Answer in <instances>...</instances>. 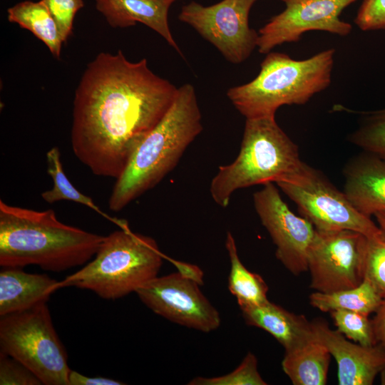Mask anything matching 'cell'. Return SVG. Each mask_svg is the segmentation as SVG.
<instances>
[{"label": "cell", "mask_w": 385, "mask_h": 385, "mask_svg": "<svg viewBox=\"0 0 385 385\" xmlns=\"http://www.w3.org/2000/svg\"><path fill=\"white\" fill-rule=\"evenodd\" d=\"M178 91L150 69L146 58L132 62L120 50L98 53L75 92L71 132L74 155L94 175L118 178Z\"/></svg>", "instance_id": "obj_1"}, {"label": "cell", "mask_w": 385, "mask_h": 385, "mask_svg": "<svg viewBox=\"0 0 385 385\" xmlns=\"http://www.w3.org/2000/svg\"><path fill=\"white\" fill-rule=\"evenodd\" d=\"M103 239L61 222L52 209L35 210L0 200L1 267L66 271L88 262Z\"/></svg>", "instance_id": "obj_2"}, {"label": "cell", "mask_w": 385, "mask_h": 385, "mask_svg": "<svg viewBox=\"0 0 385 385\" xmlns=\"http://www.w3.org/2000/svg\"><path fill=\"white\" fill-rule=\"evenodd\" d=\"M194 86L185 83L164 116L141 140L116 179L108 205L118 212L158 185L202 130Z\"/></svg>", "instance_id": "obj_3"}, {"label": "cell", "mask_w": 385, "mask_h": 385, "mask_svg": "<svg viewBox=\"0 0 385 385\" xmlns=\"http://www.w3.org/2000/svg\"><path fill=\"white\" fill-rule=\"evenodd\" d=\"M335 51L328 48L304 60L270 51L258 75L229 88L227 96L246 119L275 117L281 106L304 105L330 86Z\"/></svg>", "instance_id": "obj_4"}, {"label": "cell", "mask_w": 385, "mask_h": 385, "mask_svg": "<svg viewBox=\"0 0 385 385\" xmlns=\"http://www.w3.org/2000/svg\"><path fill=\"white\" fill-rule=\"evenodd\" d=\"M306 165L297 145L275 117L247 118L239 154L232 163L220 166L210 183V195L218 205L226 207L236 190L289 180Z\"/></svg>", "instance_id": "obj_5"}, {"label": "cell", "mask_w": 385, "mask_h": 385, "mask_svg": "<svg viewBox=\"0 0 385 385\" xmlns=\"http://www.w3.org/2000/svg\"><path fill=\"white\" fill-rule=\"evenodd\" d=\"M104 236L94 259L60 282V288L90 290L105 299H117L158 277L163 255L155 240L133 232L126 222Z\"/></svg>", "instance_id": "obj_6"}, {"label": "cell", "mask_w": 385, "mask_h": 385, "mask_svg": "<svg viewBox=\"0 0 385 385\" xmlns=\"http://www.w3.org/2000/svg\"><path fill=\"white\" fill-rule=\"evenodd\" d=\"M0 351L20 361L45 385H69L68 355L47 303L0 317Z\"/></svg>", "instance_id": "obj_7"}, {"label": "cell", "mask_w": 385, "mask_h": 385, "mask_svg": "<svg viewBox=\"0 0 385 385\" xmlns=\"http://www.w3.org/2000/svg\"><path fill=\"white\" fill-rule=\"evenodd\" d=\"M276 184L316 230H350L366 237L381 231L370 217L354 207L344 192L308 165L295 177Z\"/></svg>", "instance_id": "obj_8"}, {"label": "cell", "mask_w": 385, "mask_h": 385, "mask_svg": "<svg viewBox=\"0 0 385 385\" xmlns=\"http://www.w3.org/2000/svg\"><path fill=\"white\" fill-rule=\"evenodd\" d=\"M258 0H222L210 6L195 1L182 6L178 19L192 27L230 63L246 61L257 47L258 31L249 16Z\"/></svg>", "instance_id": "obj_9"}, {"label": "cell", "mask_w": 385, "mask_h": 385, "mask_svg": "<svg viewBox=\"0 0 385 385\" xmlns=\"http://www.w3.org/2000/svg\"><path fill=\"white\" fill-rule=\"evenodd\" d=\"M366 242V235L354 230H316L307 256L310 287L328 293L359 285Z\"/></svg>", "instance_id": "obj_10"}, {"label": "cell", "mask_w": 385, "mask_h": 385, "mask_svg": "<svg viewBox=\"0 0 385 385\" xmlns=\"http://www.w3.org/2000/svg\"><path fill=\"white\" fill-rule=\"evenodd\" d=\"M200 284L202 279L180 270L156 277L135 293L155 314L179 325L207 333L220 326L221 318L201 292Z\"/></svg>", "instance_id": "obj_11"}, {"label": "cell", "mask_w": 385, "mask_h": 385, "mask_svg": "<svg viewBox=\"0 0 385 385\" xmlns=\"http://www.w3.org/2000/svg\"><path fill=\"white\" fill-rule=\"evenodd\" d=\"M284 9L258 31L257 49L267 54L279 45L297 42L311 31L349 35L351 24L340 19L342 12L357 0H281Z\"/></svg>", "instance_id": "obj_12"}, {"label": "cell", "mask_w": 385, "mask_h": 385, "mask_svg": "<svg viewBox=\"0 0 385 385\" xmlns=\"http://www.w3.org/2000/svg\"><path fill=\"white\" fill-rule=\"evenodd\" d=\"M254 206L262 225L276 246L275 255L294 275L308 271L307 256L316 229L305 217L294 214L273 183L253 195Z\"/></svg>", "instance_id": "obj_13"}, {"label": "cell", "mask_w": 385, "mask_h": 385, "mask_svg": "<svg viewBox=\"0 0 385 385\" xmlns=\"http://www.w3.org/2000/svg\"><path fill=\"white\" fill-rule=\"evenodd\" d=\"M312 326L315 339L337 363L339 385H371L385 369V350L380 345L368 346L351 342L324 320H314Z\"/></svg>", "instance_id": "obj_14"}, {"label": "cell", "mask_w": 385, "mask_h": 385, "mask_svg": "<svg viewBox=\"0 0 385 385\" xmlns=\"http://www.w3.org/2000/svg\"><path fill=\"white\" fill-rule=\"evenodd\" d=\"M344 192L363 215L385 214V160L366 153L345 168Z\"/></svg>", "instance_id": "obj_15"}, {"label": "cell", "mask_w": 385, "mask_h": 385, "mask_svg": "<svg viewBox=\"0 0 385 385\" xmlns=\"http://www.w3.org/2000/svg\"><path fill=\"white\" fill-rule=\"evenodd\" d=\"M178 0H95L96 9L113 28L142 23L159 34L181 56L168 24L170 6Z\"/></svg>", "instance_id": "obj_16"}, {"label": "cell", "mask_w": 385, "mask_h": 385, "mask_svg": "<svg viewBox=\"0 0 385 385\" xmlns=\"http://www.w3.org/2000/svg\"><path fill=\"white\" fill-rule=\"evenodd\" d=\"M0 317L47 303L60 282L46 274L29 273L21 267H1Z\"/></svg>", "instance_id": "obj_17"}, {"label": "cell", "mask_w": 385, "mask_h": 385, "mask_svg": "<svg viewBox=\"0 0 385 385\" xmlns=\"http://www.w3.org/2000/svg\"><path fill=\"white\" fill-rule=\"evenodd\" d=\"M245 322L270 334L284 350L314 337L312 322L269 300L257 305L240 307Z\"/></svg>", "instance_id": "obj_18"}, {"label": "cell", "mask_w": 385, "mask_h": 385, "mask_svg": "<svg viewBox=\"0 0 385 385\" xmlns=\"http://www.w3.org/2000/svg\"><path fill=\"white\" fill-rule=\"evenodd\" d=\"M332 355L315 337L284 350L282 367L294 385H324Z\"/></svg>", "instance_id": "obj_19"}, {"label": "cell", "mask_w": 385, "mask_h": 385, "mask_svg": "<svg viewBox=\"0 0 385 385\" xmlns=\"http://www.w3.org/2000/svg\"><path fill=\"white\" fill-rule=\"evenodd\" d=\"M8 20L31 31L59 58L63 43L58 26L44 0L24 1L7 9Z\"/></svg>", "instance_id": "obj_20"}, {"label": "cell", "mask_w": 385, "mask_h": 385, "mask_svg": "<svg viewBox=\"0 0 385 385\" xmlns=\"http://www.w3.org/2000/svg\"><path fill=\"white\" fill-rule=\"evenodd\" d=\"M230 262L228 289L236 298L240 307L257 305L268 301V287L258 274L248 270L241 262L232 234L227 233L225 240Z\"/></svg>", "instance_id": "obj_21"}, {"label": "cell", "mask_w": 385, "mask_h": 385, "mask_svg": "<svg viewBox=\"0 0 385 385\" xmlns=\"http://www.w3.org/2000/svg\"><path fill=\"white\" fill-rule=\"evenodd\" d=\"M309 300L314 308L323 312L344 309L369 315L377 310L383 299L371 282L364 279L359 285L351 289L328 293L314 291Z\"/></svg>", "instance_id": "obj_22"}, {"label": "cell", "mask_w": 385, "mask_h": 385, "mask_svg": "<svg viewBox=\"0 0 385 385\" xmlns=\"http://www.w3.org/2000/svg\"><path fill=\"white\" fill-rule=\"evenodd\" d=\"M47 173L53 180L51 189L41 193L42 199L52 204L61 200L72 201L84 205L104 215L91 199L78 190L63 172L61 153L58 147L51 148L46 153Z\"/></svg>", "instance_id": "obj_23"}, {"label": "cell", "mask_w": 385, "mask_h": 385, "mask_svg": "<svg viewBox=\"0 0 385 385\" xmlns=\"http://www.w3.org/2000/svg\"><path fill=\"white\" fill-rule=\"evenodd\" d=\"M366 113L369 116L349 136V140L366 153L385 160V110Z\"/></svg>", "instance_id": "obj_24"}, {"label": "cell", "mask_w": 385, "mask_h": 385, "mask_svg": "<svg viewBox=\"0 0 385 385\" xmlns=\"http://www.w3.org/2000/svg\"><path fill=\"white\" fill-rule=\"evenodd\" d=\"M337 331L347 339L363 346L376 344L372 321L367 314L360 312L338 309L330 312Z\"/></svg>", "instance_id": "obj_25"}, {"label": "cell", "mask_w": 385, "mask_h": 385, "mask_svg": "<svg viewBox=\"0 0 385 385\" xmlns=\"http://www.w3.org/2000/svg\"><path fill=\"white\" fill-rule=\"evenodd\" d=\"M189 385H266L257 369L255 355L249 352L240 364L232 371L220 376H197Z\"/></svg>", "instance_id": "obj_26"}, {"label": "cell", "mask_w": 385, "mask_h": 385, "mask_svg": "<svg viewBox=\"0 0 385 385\" xmlns=\"http://www.w3.org/2000/svg\"><path fill=\"white\" fill-rule=\"evenodd\" d=\"M369 280L382 299L385 298V232L367 237L364 267Z\"/></svg>", "instance_id": "obj_27"}, {"label": "cell", "mask_w": 385, "mask_h": 385, "mask_svg": "<svg viewBox=\"0 0 385 385\" xmlns=\"http://www.w3.org/2000/svg\"><path fill=\"white\" fill-rule=\"evenodd\" d=\"M1 385H41V380L26 366L0 351Z\"/></svg>", "instance_id": "obj_28"}, {"label": "cell", "mask_w": 385, "mask_h": 385, "mask_svg": "<svg viewBox=\"0 0 385 385\" xmlns=\"http://www.w3.org/2000/svg\"><path fill=\"white\" fill-rule=\"evenodd\" d=\"M56 20L63 43L72 34L76 13L83 7V0H44Z\"/></svg>", "instance_id": "obj_29"}, {"label": "cell", "mask_w": 385, "mask_h": 385, "mask_svg": "<svg viewBox=\"0 0 385 385\" xmlns=\"http://www.w3.org/2000/svg\"><path fill=\"white\" fill-rule=\"evenodd\" d=\"M354 24L364 31L385 30V0H362Z\"/></svg>", "instance_id": "obj_30"}, {"label": "cell", "mask_w": 385, "mask_h": 385, "mask_svg": "<svg viewBox=\"0 0 385 385\" xmlns=\"http://www.w3.org/2000/svg\"><path fill=\"white\" fill-rule=\"evenodd\" d=\"M69 385H122V381L102 376H87L71 370L68 375Z\"/></svg>", "instance_id": "obj_31"}, {"label": "cell", "mask_w": 385, "mask_h": 385, "mask_svg": "<svg viewBox=\"0 0 385 385\" xmlns=\"http://www.w3.org/2000/svg\"><path fill=\"white\" fill-rule=\"evenodd\" d=\"M375 312L371 321L376 342L385 350V298Z\"/></svg>", "instance_id": "obj_32"}, {"label": "cell", "mask_w": 385, "mask_h": 385, "mask_svg": "<svg viewBox=\"0 0 385 385\" xmlns=\"http://www.w3.org/2000/svg\"><path fill=\"white\" fill-rule=\"evenodd\" d=\"M378 225L385 232V214H376L374 215Z\"/></svg>", "instance_id": "obj_33"}, {"label": "cell", "mask_w": 385, "mask_h": 385, "mask_svg": "<svg viewBox=\"0 0 385 385\" xmlns=\"http://www.w3.org/2000/svg\"><path fill=\"white\" fill-rule=\"evenodd\" d=\"M384 110H385V108H384Z\"/></svg>", "instance_id": "obj_34"}]
</instances>
